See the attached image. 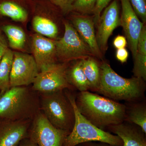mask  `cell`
<instances>
[{
	"label": "cell",
	"mask_w": 146,
	"mask_h": 146,
	"mask_svg": "<svg viewBox=\"0 0 146 146\" xmlns=\"http://www.w3.org/2000/svg\"><path fill=\"white\" fill-rule=\"evenodd\" d=\"M31 54L39 71L58 62L56 54V40L31 32Z\"/></svg>",
	"instance_id": "12"
},
{
	"label": "cell",
	"mask_w": 146,
	"mask_h": 146,
	"mask_svg": "<svg viewBox=\"0 0 146 146\" xmlns=\"http://www.w3.org/2000/svg\"><path fill=\"white\" fill-rule=\"evenodd\" d=\"M32 120H0V146H18L29 138Z\"/></svg>",
	"instance_id": "15"
},
{
	"label": "cell",
	"mask_w": 146,
	"mask_h": 146,
	"mask_svg": "<svg viewBox=\"0 0 146 146\" xmlns=\"http://www.w3.org/2000/svg\"><path fill=\"white\" fill-rule=\"evenodd\" d=\"M67 76L70 84L80 92L90 90L89 82L83 70L82 59L76 60L73 65L68 66Z\"/></svg>",
	"instance_id": "20"
},
{
	"label": "cell",
	"mask_w": 146,
	"mask_h": 146,
	"mask_svg": "<svg viewBox=\"0 0 146 146\" xmlns=\"http://www.w3.org/2000/svg\"><path fill=\"white\" fill-rule=\"evenodd\" d=\"M18 146H38L31 139L28 138L21 141Z\"/></svg>",
	"instance_id": "31"
},
{
	"label": "cell",
	"mask_w": 146,
	"mask_h": 146,
	"mask_svg": "<svg viewBox=\"0 0 146 146\" xmlns=\"http://www.w3.org/2000/svg\"><path fill=\"white\" fill-rule=\"evenodd\" d=\"M125 121L139 127L146 133V108L145 105L138 104L133 106L126 113Z\"/></svg>",
	"instance_id": "23"
},
{
	"label": "cell",
	"mask_w": 146,
	"mask_h": 146,
	"mask_svg": "<svg viewBox=\"0 0 146 146\" xmlns=\"http://www.w3.org/2000/svg\"><path fill=\"white\" fill-rule=\"evenodd\" d=\"M33 7V0H0V20L9 18L27 27Z\"/></svg>",
	"instance_id": "16"
},
{
	"label": "cell",
	"mask_w": 146,
	"mask_h": 146,
	"mask_svg": "<svg viewBox=\"0 0 146 146\" xmlns=\"http://www.w3.org/2000/svg\"><path fill=\"white\" fill-rule=\"evenodd\" d=\"M68 63L58 62L39 71L31 88L38 93H50L72 87L68 82Z\"/></svg>",
	"instance_id": "9"
},
{
	"label": "cell",
	"mask_w": 146,
	"mask_h": 146,
	"mask_svg": "<svg viewBox=\"0 0 146 146\" xmlns=\"http://www.w3.org/2000/svg\"><path fill=\"white\" fill-rule=\"evenodd\" d=\"M75 146H89V144L88 143H83L79 144V145H77Z\"/></svg>",
	"instance_id": "33"
},
{
	"label": "cell",
	"mask_w": 146,
	"mask_h": 146,
	"mask_svg": "<svg viewBox=\"0 0 146 146\" xmlns=\"http://www.w3.org/2000/svg\"><path fill=\"white\" fill-rule=\"evenodd\" d=\"M84 74L90 86V90L96 92L100 80V69L98 62L90 57L82 59Z\"/></svg>",
	"instance_id": "21"
},
{
	"label": "cell",
	"mask_w": 146,
	"mask_h": 146,
	"mask_svg": "<svg viewBox=\"0 0 146 146\" xmlns=\"http://www.w3.org/2000/svg\"><path fill=\"white\" fill-rule=\"evenodd\" d=\"M1 27L8 41L9 48L14 51L31 54V33L27 28L11 20H0Z\"/></svg>",
	"instance_id": "13"
},
{
	"label": "cell",
	"mask_w": 146,
	"mask_h": 146,
	"mask_svg": "<svg viewBox=\"0 0 146 146\" xmlns=\"http://www.w3.org/2000/svg\"><path fill=\"white\" fill-rule=\"evenodd\" d=\"M100 69V80L98 93L113 100L127 101L136 100L143 96L145 85L142 79L123 78L106 62L102 63Z\"/></svg>",
	"instance_id": "3"
},
{
	"label": "cell",
	"mask_w": 146,
	"mask_h": 146,
	"mask_svg": "<svg viewBox=\"0 0 146 146\" xmlns=\"http://www.w3.org/2000/svg\"><path fill=\"white\" fill-rule=\"evenodd\" d=\"M33 10L30 21L32 32L58 40L60 36V24L65 16L49 0H33Z\"/></svg>",
	"instance_id": "6"
},
{
	"label": "cell",
	"mask_w": 146,
	"mask_h": 146,
	"mask_svg": "<svg viewBox=\"0 0 146 146\" xmlns=\"http://www.w3.org/2000/svg\"><path fill=\"white\" fill-rule=\"evenodd\" d=\"M97 0H75L72 12L82 14L93 13Z\"/></svg>",
	"instance_id": "24"
},
{
	"label": "cell",
	"mask_w": 146,
	"mask_h": 146,
	"mask_svg": "<svg viewBox=\"0 0 146 146\" xmlns=\"http://www.w3.org/2000/svg\"><path fill=\"white\" fill-rule=\"evenodd\" d=\"M116 58L121 63L126 62L129 56V53L125 48L117 49L116 52Z\"/></svg>",
	"instance_id": "30"
},
{
	"label": "cell",
	"mask_w": 146,
	"mask_h": 146,
	"mask_svg": "<svg viewBox=\"0 0 146 146\" xmlns=\"http://www.w3.org/2000/svg\"><path fill=\"white\" fill-rule=\"evenodd\" d=\"M135 13L142 20L146 22V0H129Z\"/></svg>",
	"instance_id": "25"
},
{
	"label": "cell",
	"mask_w": 146,
	"mask_h": 146,
	"mask_svg": "<svg viewBox=\"0 0 146 146\" xmlns=\"http://www.w3.org/2000/svg\"><path fill=\"white\" fill-rule=\"evenodd\" d=\"M9 48L6 36L1 27L0 23V62L6 51Z\"/></svg>",
	"instance_id": "28"
},
{
	"label": "cell",
	"mask_w": 146,
	"mask_h": 146,
	"mask_svg": "<svg viewBox=\"0 0 146 146\" xmlns=\"http://www.w3.org/2000/svg\"><path fill=\"white\" fill-rule=\"evenodd\" d=\"M63 24L64 31L63 36L56 40L58 62L68 63L94 56L89 47L69 21L65 18Z\"/></svg>",
	"instance_id": "7"
},
{
	"label": "cell",
	"mask_w": 146,
	"mask_h": 146,
	"mask_svg": "<svg viewBox=\"0 0 146 146\" xmlns=\"http://www.w3.org/2000/svg\"><path fill=\"white\" fill-rule=\"evenodd\" d=\"M70 20L69 22L90 48L93 55L102 59V53L97 43L93 20L88 17L72 14Z\"/></svg>",
	"instance_id": "17"
},
{
	"label": "cell",
	"mask_w": 146,
	"mask_h": 146,
	"mask_svg": "<svg viewBox=\"0 0 146 146\" xmlns=\"http://www.w3.org/2000/svg\"><path fill=\"white\" fill-rule=\"evenodd\" d=\"M39 72L31 54L13 51L10 75V87L32 84Z\"/></svg>",
	"instance_id": "10"
},
{
	"label": "cell",
	"mask_w": 146,
	"mask_h": 146,
	"mask_svg": "<svg viewBox=\"0 0 146 146\" xmlns=\"http://www.w3.org/2000/svg\"><path fill=\"white\" fill-rule=\"evenodd\" d=\"M119 26H121L119 5L117 0H114L105 9L97 24L96 36L102 52L107 49L110 36L114 30Z\"/></svg>",
	"instance_id": "11"
},
{
	"label": "cell",
	"mask_w": 146,
	"mask_h": 146,
	"mask_svg": "<svg viewBox=\"0 0 146 146\" xmlns=\"http://www.w3.org/2000/svg\"><path fill=\"white\" fill-rule=\"evenodd\" d=\"M75 102L81 115L102 130L125 120V105L89 91L80 92Z\"/></svg>",
	"instance_id": "1"
},
{
	"label": "cell",
	"mask_w": 146,
	"mask_h": 146,
	"mask_svg": "<svg viewBox=\"0 0 146 146\" xmlns=\"http://www.w3.org/2000/svg\"><path fill=\"white\" fill-rule=\"evenodd\" d=\"M66 94L74 108L75 121L72 129L65 138L63 146H75L91 142L113 146H123V141L119 136L97 127L84 118L77 108L76 98L69 93Z\"/></svg>",
	"instance_id": "4"
},
{
	"label": "cell",
	"mask_w": 146,
	"mask_h": 146,
	"mask_svg": "<svg viewBox=\"0 0 146 146\" xmlns=\"http://www.w3.org/2000/svg\"><path fill=\"white\" fill-rule=\"evenodd\" d=\"M59 9L64 16L72 12L73 5L75 0H49Z\"/></svg>",
	"instance_id": "26"
},
{
	"label": "cell",
	"mask_w": 146,
	"mask_h": 146,
	"mask_svg": "<svg viewBox=\"0 0 146 146\" xmlns=\"http://www.w3.org/2000/svg\"><path fill=\"white\" fill-rule=\"evenodd\" d=\"M13 58V51L9 48L0 62V92L10 88V75Z\"/></svg>",
	"instance_id": "22"
},
{
	"label": "cell",
	"mask_w": 146,
	"mask_h": 146,
	"mask_svg": "<svg viewBox=\"0 0 146 146\" xmlns=\"http://www.w3.org/2000/svg\"><path fill=\"white\" fill-rule=\"evenodd\" d=\"M108 129L121 139L122 146H146V133L136 125L123 122Z\"/></svg>",
	"instance_id": "18"
},
{
	"label": "cell",
	"mask_w": 146,
	"mask_h": 146,
	"mask_svg": "<svg viewBox=\"0 0 146 146\" xmlns=\"http://www.w3.org/2000/svg\"><path fill=\"white\" fill-rule=\"evenodd\" d=\"M127 45L126 38L121 35H118L113 41V45L117 49L123 48Z\"/></svg>",
	"instance_id": "29"
},
{
	"label": "cell",
	"mask_w": 146,
	"mask_h": 146,
	"mask_svg": "<svg viewBox=\"0 0 146 146\" xmlns=\"http://www.w3.org/2000/svg\"><path fill=\"white\" fill-rule=\"evenodd\" d=\"M64 90L39 93L41 110L53 125L70 132L75 121L74 108Z\"/></svg>",
	"instance_id": "5"
},
{
	"label": "cell",
	"mask_w": 146,
	"mask_h": 146,
	"mask_svg": "<svg viewBox=\"0 0 146 146\" xmlns=\"http://www.w3.org/2000/svg\"><path fill=\"white\" fill-rule=\"evenodd\" d=\"M134 59V77L146 80V28L144 25L138 38L137 51Z\"/></svg>",
	"instance_id": "19"
},
{
	"label": "cell",
	"mask_w": 146,
	"mask_h": 146,
	"mask_svg": "<svg viewBox=\"0 0 146 146\" xmlns=\"http://www.w3.org/2000/svg\"><path fill=\"white\" fill-rule=\"evenodd\" d=\"M122 7L120 17L121 26L123 27L133 58L137 51L138 38L144 26L139 20L129 0H120Z\"/></svg>",
	"instance_id": "14"
},
{
	"label": "cell",
	"mask_w": 146,
	"mask_h": 146,
	"mask_svg": "<svg viewBox=\"0 0 146 146\" xmlns=\"http://www.w3.org/2000/svg\"><path fill=\"white\" fill-rule=\"evenodd\" d=\"M111 0H97L93 13L94 18L93 21L95 26H97L102 11L108 5Z\"/></svg>",
	"instance_id": "27"
},
{
	"label": "cell",
	"mask_w": 146,
	"mask_h": 146,
	"mask_svg": "<svg viewBox=\"0 0 146 146\" xmlns=\"http://www.w3.org/2000/svg\"><path fill=\"white\" fill-rule=\"evenodd\" d=\"M70 132L55 127L41 111L32 121L29 138L38 146H63Z\"/></svg>",
	"instance_id": "8"
},
{
	"label": "cell",
	"mask_w": 146,
	"mask_h": 146,
	"mask_svg": "<svg viewBox=\"0 0 146 146\" xmlns=\"http://www.w3.org/2000/svg\"><path fill=\"white\" fill-rule=\"evenodd\" d=\"M89 144V146H113L108 144L100 143L99 144Z\"/></svg>",
	"instance_id": "32"
},
{
	"label": "cell",
	"mask_w": 146,
	"mask_h": 146,
	"mask_svg": "<svg viewBox=\"0 0 146 146\" xmlns=\"http://www.w3.org/2000/svg\"><path fill=\"white\" fill-rule=\"evenodd\" d=\"M39 93L28 86L0 92V120H33L41 111Z\"/></svg>",
	"instance_id": "2"
}]
</instances>
